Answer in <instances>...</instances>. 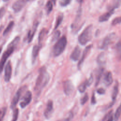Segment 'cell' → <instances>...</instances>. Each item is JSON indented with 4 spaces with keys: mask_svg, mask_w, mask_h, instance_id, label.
<instances>
[{
    "mask_svg": "<svg viewBox=\"0 0 121 121\" xmlns=\"http://www.w3.org/2000/svg\"><path fill=\"white\" fill-rule=\"evenodd\" d=\"M50 79V76L46 68L43 67L39 69V75L37 78L34 90L37 95H39L43 89L48 84Z\"/></svg>",
    "mask_w": 121,
    "mask_h": 121,
    "instance_id": "1",
    "label": "cell"
},
{
    "mask_svg": "<svg viewBox=\"0 0 121 121\" xmlns=\"http://www.w3.org/2000/svg\"><path fill=\"white\" fill-rule=\"evenodd\" d=\"M93 30V26L92 24H90L86 26L79 35L78 37V41L81 45H86L91 40L92 38Z\"/></svg>",
    "mask_w": 121,
    "mask_h": 121,
    "instance_id": "2",
    "label": "cell"
},
{
    "mask_svg": "<svg viewBox=\"0 0 121 121\" xmlns=\"http://www.w3.org/2000/svg\"><path fill=\"white\" fill-rule=\"evenodd\" d=\"M67 44V38L65 36H62L60 38L53 48V54L55 57L60 55L64 51Z\"/></svg>",
    "mask_w": 121,
    "mask_h": 121,
    "instance_id": "3",
    "label": "cell"
},
{
    "mask_svg": "<svg viewBox=\"0 0 121 121\" xmlns=\"http://www.w3.org/2000/svg\"><path fill=\"white\" fill-rule=\"evenodd\" d=\"M116 34L114 33H112L106 35L102 41L101 44L99 46V48L101 49H105L108 46L112 43L116 39Z\"/></svg>",
    "mask_w": 121,
    "mask_h": 121,
    "instance_id": "4",
    "label": "cell"
},
{
    "mask_svg": "<svg viewBox=\"0 0 121 121\" xmlns=\"http://www.w3.org/2000/svg\"><path fill=\"white\" fill-rule=\"evenodd\" d=\"M15 48L13 47H8L6 51L3 53L2 56L0 60V74L3 71L5 62H6L8 58L13 52Z\"/></svg>",
    "mask_w": 121,
    "mask_h": 121,
    "instance_id": "5",
    "label": "cell"
},
{
    "mask_svg": "<svg viewBox=\"0 0 121 121\" xmlns=\"http://www.w3.org/2000/svg\"><path fill=\"white\" fill-rule=\"evenodd\" d=\"M26 88V86H22L17 91V92L15 94L11 103L10 107L12 109H13L16 107L17 104V103L18 102V101L19 100V99L20 98V96L22 92H23V91L25 90Z\"/></svg>",
    "mask_w": 121,
    "mask_h": 121,
    "instance_id": "6",
    "label": "cell"
},
{
    "mask_svg": "<svg viewBox=\"0 0 121 121\" xmlns=\"http://www.w3.org/2000/svg\"><path fill=\"white\" fill-rule=\"evenodd\" d=\"M32 98V94L31 92L27 91L23 96L22 100L20 103V106L22 108H24L28 105L31 102Z\"/></svg>",
    "mask_w": 121,
    "mask_h": 121,
    "instance_id": "7",
    "label": "cell"
},
{
    "mask_svg": "<svg viewBox=\"0 0 121 121\" xmlns=\"http://www.w3.org/2000/svg\"><path fill=\"white\" fill-rule=\"evenodd\" d=\"M92 47H93V45L90 44V45H88L87 46H86V48L85 49V50H84L82 55L81 57V59H80V60L78 63V69H81L83 62H84L87 56L89 54V52H90V51H91Z\"/></svg>",
    "mask_w": 121,
    "mask_h": 121,
    "instance_id": "8",
    "label": "cell"
},
{
    "mask_svg": "<svg viewBox=\"0 0 121 121\" xmlns=\"http://www.w3.org/2000/svg\"><path fill=\"white\" fill-rule=\"evenodd\" d=\"M64 92L67 95H70L74 91V86L72 82L69 80H66L63 84Z\"/></svg>",
    "mask_w": 121,
    "mask_h": 121,
    "instance_id": "9",
    "label": "cell"
},
{
    "mask_svg": "<svg viewBox=\"0 0 121 121\" xmlns=\"http://www.w3.org/2000/svg\"><path fill=\"white\" fill-rule=\"evenodd\" d=\"M12 74V67L11 62L9 61L5 67L4 70V80L6 82L9 81Z\"/></svg>",
    "mask_w": 121,
    "mask_h": 121,
    "instance_id": "10",
    "label": "cell"
},
{
    "mask_svg": "<svg viewBox=\"0 0 121 121\" xmlns=\"http://www.w3.org/2000/svg\"><path fill=\"white\" fill-rule=\"evenodd\" d=\"M26 0H17L12 5V8L16 13L19 12L25 6Z\"/></svg>",
    "mask_w": 121,
    "mask_h": 121,
    "instance_id": "11",
    "label": "cell"
},
{
    "mask_svg": "<svg viewBox=\"0 0 121 121\" xmlns=\"http://www.w3.org/2000/svg\"><path fill=\"white\" fill-rule=\"evenodd\" d=\"M53 102L51 100H49L47 103L46 107L44 112V115L46 119H48L51 118L53 112Z\"/></svg>",
    "mask_w": 121,
    "mask_h": 121,
    "instance_id": "12",
    "label": "cell"
},
{
    "mask_svg": "<svg viewBox=\"0 0 121 121\" xmlns=\"http://www.w3.org/2000/svg\"><path fill=\"white\" fill-rule=\"evenodd\" d=\"M39 25L38 22H35L34 23L32 29L30 30L27 34V39L28 41V43H30L34 37V36L36 32L37 28Z\"/></svg>",
    "mask_w": 121,
    "mask_h": 121,
    "instance_id": "13",
    "label": "cell"
},
{
    "mask_svg": "<svg viewBox=\"0 0 121 121\" xmlns=\"http://www.w3.org/2000/svg\"><path fill=\"white\" fill-rule=\"evenodd\" d=\"M81 53V49L78 46H76L71 53L70 58L71 60L76 61L78 60Z\"/></svg>",
    "mask_w": 121,
    "mask_h": 121,
    "instance_id": "14",
    "label": "cell"
},
{
    "mask_svg": "<svg viewBox=\"0 0 121 121\" xmlns=\"http://www.w3.org/2000/svg\"><path fill=\"white\" fill-rule=\"evenodd\" d=\"M115 9H110L109 11L107 12L102 15L99 17L98 20L100 22H104L107 21L110 18V17L112 16V15L114 13Z\"/></svg>",
    "mask_w": 121,
    "mask_h": 121,
    "instance_id": "15",
    "label": "cell"
},
{
    "mask_svg": "<svg viewBox=\"0 0 121 121\" xmlns=\"http://www.w3.org/2000/svg\"><path fill=\"white\" fill-rule=\"evenodd\" d=\"M103 82L104 85L107 86H110L112 83L113 78L111 72L108 71L105 74L103 79Z\"/></svg>",
    "mask_w": 121,
    "mask_h": 121,
    "instance_id": "16",
    "label": "cell"
},
{
    "mask_svg": "<svg viewBox=\"0 0 121 121\" xmlns=\"http://www.w3.org/2000/svg\"><path fill=\"white\" fill-rule=\"evenodd\" d=\"M41 47V45L39 44L34 46L32 50V60L33 62H35V60Z\"/></svg>",
    "mask_w": 121,
    "mask_h": 121,
    "instance_id": "17",
    "label": "cell"
},
{
    "mask_svg": "<svg viewBox=\"0 0 121 121\" xmlns=\"http://www.w3.org/2000/svg\"><path fill=\"white\" fill-rule=\"evenodd\" d=\"M97 62L100 65H103L106 62V55L104 52H101L97 56Z\"/></svg>",
    "mask_w": 121,
    "mask_h": 121,
    "instance_id": "18",
    "label": "cell"
},
{
    "mask_svg": "<svg viewBox=\"0 0 121 121\" xmlns=\"http://www.w3.org/2000/svg\"><path fill=\"white\" fill-rule=\"evenodd\" d=\"M48 33V31L46 30V29L45 28H43L40 32L39 34V36H38V43L39 45H41V42L43 41L44 37L45 36V35H46V34Z\"/></svg>",
    "mask_w": 121,
    "mask_h": 121,
    "instance_id": "19",
    "label": "cell"
},
{
    "mask_svg": "<svg viewBox=\"0 0 121 121\" xmlns=\"http://www.w3.org/2000/svg\"><path fill=\"white\" fill-rule=\"evenodd\" d=\"M118 91H119V84L117 82V83L116 82L115 85L114 86V87H113V89L112 90V98L113 101L115 100V99L117 97V95L118 93Z\"/></svg>",
    "mask_w": 121,
    "mask_h": 121,
    "instance_id": "20",
    "label": "cell"
},
{
    "mask_svg": "<svg viewBox=\"0 0 121 121\" xmlns=\"http://www.w3.org/2000/svg\"><path fill=\"white\" fill-rule=\"evenodd\" d=\"M104 70V68H101L99 69L98 70V72L96 74V81H95V86H96L99 83V81L101 79L102 75L103 74V73Z\"/></svg>",
    "mask_w": 121,
    "mask_h": 121,
    "instance_id": "21",
    "label": "cell"
},
{
    "mask_svg": "<svg viewBox=\"0 0 121 121\" xmlns=\"http://www.w3.org/2000/svg\"><path fill=\"white\" fill-rule=\"evenodd\" d=\"M20 41V37L17 36L9 44L8 46V47H13L15 48V47L17 46L19 42Z\"/></svg>",
    "mask_w": 121,
    "mask_h": 121,
    "instance_id": "22",
    "label": "cell"
},
{
    "mask_svg": "<svg viewBox=\"0 0 121 121\" xmlns=\"http://www.w3.org/2000/svg\"><path fill=\"white\" fill-rule=\"evenodd\" d=\"M14 25V21H10V22L9 23L8 26L6 27V29H5L4 30V31H3V35H7L9 32V31L11 30V29L12 28V27H13Z\"/></svg>",
    "mask_w": 121,
    "mask_h": 121,
    "instance_id": "23",
    "label": "cell"
},
{
    "mask_svg": "<svg viewBox=\"0 0 121 121\" xmlns=\"http://www.w3.org/2000/svg\"><path fill=\"white\" fill-rule=\"evenodd\" d=\"M63 15L62 14L60 15L57 17L56 23H55V27H54L55 30H56L59 26L61 24V23H62V22L63 21Z\"/></svg>",
    "mask_w": 121,
    "mask_h": 121,
    "instance_id": "24",
    "label": "cell"
},
{
    "mask_svg": "<svg viewBox=\"0 0 121 121\" xmlns=\"http://www.w3.org/2000/svg\"><path fill=\"white\" fill-rule=\"evenodd\" d=\"M87 84L86 83V81H85L82 84H81L78 87V90L81 93L85 92V91L86 89V88L87 87Z\"/></svg>",
    "mask_w": 121,
    "mask_h": 121,
    "instance_id": "25",
    "label": "cell"
},
{
    "mask_svg": "<svg viewBox=\"0 0 121 121\" xmlns=\"http://www.w3.org/2000/svg\"><path fill=\"white\" fill-rule=\"evenodd\" d=\"M53 8V5L52 2L51 1H48L46 5V10L47 13L48 14H49L52 10Z\"/></svg>",
    "mask_w": 121,
    "mask_h": 121,
    "instance_id": "26",
    "label": "cell"
},
{
    "mask_svg": "<svg viewBox=\"0 0 121 121\" xmlns=\"http://www.w3.org/2000/svg\"><path fill=\"white\" fill-rule=\"evenodd\" d=\"M121 106L120 105L117 109L115 112V113L114 114V121H118L121 115Z\"/></svg>",
    "mask_w": 121,
    "mask_h": 121,
    "instance_id": "27",
    "label": "cell"
},
{
    "mask_svg": "<svg viewBox=\"0 0 121 121\" xmlns=\"http://www.w3.org/2000/svg\"><path fill=\"white\" fill-rule=\"evenodd\" d=\"M104 121H113V117L112 114V111L109 112L104 118Z\"/></svg>",
    "mask_w": 121,
    "mask_h": 121,
    "instance_id": "28",
    "label": "cell"
},
{
    "mask_svg": "<svg viewBox=\"0 0 121 121\" xmlns=\"http://www.w3.org/2000/svg\"><path fill=\"white\" fill-rule=\"evenodd\" d=\"M18 116V110L17 108H16L13 111L12 119L11 121H17Z\"/></svg>",
    "mask_w": 121,
    "mask_h": 121,
    "instance_id": "29",
    "label": "cell"
},
{
    "mask_svg": "<svg viewBox=\"0 0 121 121\" xmlns=\"http://www.w3.org/2000/svg\"><path fill=\"white\" fill-rule=\"evenodd\" d=\"M71 0H60L59 4L61 7H66L70 3Z\"/></svg>",
    "mask_w": 121,
    "mask_h": 121,
    "instance_id": "30",
    "label": "cell"
},
{
    "mask_svg": "<svg viewBox=\"0 0 121 121\" xmlns=\"http://www.w3.org/2000/svg\"><path fill=\"white\" fill-rule=\"evenodd\" d=\"M121 4V0H113L112 7L111 9H116L120 7Z\"/></svg>",
    "mask_w": 121,
    "mask_h": 121,
    "instance_id": "31",
    "label": "cell"
},
{
    "mask_svg": "<svg viewBox=\"0 0 121 121\" xmlns=\"http://www.w3.org/2000/svg\"><path fill=\"white\" fill-rule=\"evenodd\" d=\"M60 31H59V30L56 31L53 35V36H52V41H55L56 40H57L59 38V37L60 36Z\"/></svg>",
    "mask_w": 121,
    "mask_h": 121,
    "instance_id": "32",
    "label": "cell"
},
{
    "mask_svg": "<svg viewBox=\"0 0 121 121\" xmlns=\"http://www.w3.org/2000/svg\"><path fill=\"white\" fill-rule=\"evenodd\" d=\"M88 100V95L87 94H86L81 99L80 103L82 105L85 104Z\"/></svg>",
    "mask_w": 121,
    "mask_h": 121,
    "instance_id": "33",
    "label": "cell"
},
{
    "mask_svg": "<svg viewBox=\"0 0 121 121\" xmlns=\"http://www.w3.org/2000/svg\"><path fill=\"white\" fill-rule=\"evenodd\" d=\"M121 21V17H115V18L112 21V26H115V25H117V24H120Z\"/></svg>",
    "mask_w": 121,
    "mask_h": 121,
    "instance_id": "34",
    "label": "cell"
},
{
    "mask_svg": "<svg viewBox=\"0 0 121 121\" xmlns=\"http://www.w3.org/2000/svg\"><path fill=\"white\" fill-rule=\"evenodd\" d=\"M6 109L5 108L2 109V110H0V121H2L3 120V117L5 116V114L6 113Z\"/></svg>",
    "mask_w": 121,
    "mask_h": 121,
    "instance_id": "35",
    "label": "cell"
},
{
    "mask_svg": "<svg viewBox=\"0 0 121 121\" xmlns=\"http://www.w3.org/2000/svg\"><path fill=\"white\" fill-rule=\"evenodd\" d=\"M86 83L87 84V86H90L93 81V77L92 75H91L90 76V77H89V78L87 80H86Z\"/></svg>",
    "mask_w": 121,
    "mask_h": 121,
    "instance_id": "36",
    "label": "cell"
},
{
    "mask_svg": "<svg viewBox=\"0 0 121 121\" xmlns=\"http://www.w3.org/2000/svg\"><path fill=\"white\" fill-rule=\"evenodd\" d=\"M97 93L100 95H104L105 93V90L103 88H100L97 89Z\"/></svg>",
    "mask_w": 121,
    "mask_h": 121,
    "instance_id": "37",
    "label": "cell"
},
{
    "mask_svg": "<svg viewBox=\"0 0 121 121\" xmlns=\"http://www.w3.org/2000/svg\"><path fill=\"white\" fill-rule=\"evenodd\" d=\"M5 13V9L4 7L0 8V18L2 17Z\"/></svg>",
    "mask_w": 121,
    "mask_h": 121,
    "instance_id": "38",
    "label": "cell"
},
{
    "mask_svg": "<svg viewBox=\"0 0 121 121\" xmlns=\"http://www.w3.org/2000/svg\"><path fill=\"white\" fill-rule=\"evenodd\" d=\"M95 103H96V100L95 98V95L94 94H93L91 98V104H95Z\"/></svg>",
    "mask_w": 121,
    "mask_h": 121,
    "instance_id": "39",
    "label": "cell"
},
{
    "mask_svg": "<svg viewBox=\"0 0 121 121\" xmlns=\"http://www.w3.org/2000/svg\"><path fill=\"white\" fill-rule=\"evenodd\" d=\"M58 121H70V120L69 118H64L62 119H60Z\"/></svg>",
    "mask_w": 121,
    "mask_h": 121,
    "instance_id": "40",
    "label": "cell"
},
{
    "mask_svg": "<svg viewBox=\"0 0 121 121\" xmlns=\"http://www.w3.org/2000/svg\"><path fill=\"white\" fill-rule=\"evenodd\" d=\"M83 0H77V1L78 3H82V2H83Z\"/></svg>",
    "mask_w": 121,
    "mask_h": 121,
    "instance_id": "41",
    "label": "cell"
},
{
    "mask_svg": "<svg viewBox=\"0 0 121 121\" xmlns=\"http://www.w3.org/2000/svg\"><path fill=\"white\" fill-rule=\"evenodd\" d=\"M2 49V47H1V46H0V53H1V52Z\"/></svg>",
    "mask_w": 121,
    "mask_h": 121,
    "instance_id": "42",
    "label": "cell"
},
{
    "mask_svg": "<svg viewBox=\"0 0 121 121\" xmlns=\"http://www.w3.org/2000/svg\"><path fill=\"white\" fill-rule=\"evenodd\" d=\"M56 0H52V1H53V2H53V3H54V4H55V2H56Z\"/></svg>",
    "mask_w": 121,
    "mask_h": 121,
    "instance_id": "43",
    "label": "cell"
},
{
    "mask_svg": "<svg viewBox=\"0 0 121 121\" xmlns=\"http://www.w3.org/2000/svg\"><path fill=\"white\" fill-rule=\"evenodd\" d=\"M3 1H4V2H6V1H9V0H2Z\"/></svg>",
    "mask_w": 121,
    "mask_h": 121,
    "instance_id": "44",
    "label": "cell"
},
{
    "mask_svg": "<svg viewBox=\"0 0 121 121\" xmlns=\"http://www.w3.org/2000/svg\"><path fill=\"white\" fill-rule=\"evenodd\" d=\"M33 0H26V1H32Z\"/></svg>",
    "mask_w": 121,
    "mask_h": 121,
    "instance_id": "45",
    "label": "cell"
},
{
    "mask_svg": "<svg viewBox=\"0 0 121 121\" xmlns=\"http://www.w3.org/2000/svg\"></svg>",
    "mask_w": 121,
    "mask_h": 121,
    "instance_id": "46",
    "label": "cell"
}]
</instances>
